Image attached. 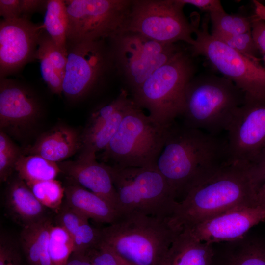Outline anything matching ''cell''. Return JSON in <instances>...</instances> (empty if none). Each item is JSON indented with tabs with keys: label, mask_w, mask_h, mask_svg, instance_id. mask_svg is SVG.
Wrapping results in <instances>:
<instances>
[{
	"label": "cell",
	"mask_w": 265,
	"mask_h": 265,
	"mask_svg": "<svg viewBox=\"0 0 265 265\" xmlns=\"http://www.w3.org/2000/svg\"><path fill=\"white\" fill-rule=\"evenodd\" d=\"M64 187V202L89 219L109 225L119 217L115 208L99 195L73 182Z\"/></svg>",
	"instance_id": "ffe728a7"
},
{
	"label": "cell",
	"mask_w": 265,
	"mask_h": 265,
	"mask_svg": "<svg viewBox=\"0 0 265 265\" xmlns=\"http://www.w3.org/2000/svg\"><path fill=\"white\" fill-rule=\"evenodd\" d=\"M58 164L71 182L102 197L117 210V193L110 172L107 164L97 161L96 154L80 153L77 159Z\"/></svg>",
	"instance_id": "2e32d148"
},
{
	"label": "cell",
	"mask_w": 265,
	"mask_h": 265,
	"mask_svg": "<svg viewBox=\"0 0 265 265\" xmlns=\"http://www.w3.org/2000/svg\"><path fill=\"white\" fill-rule=\"evenodd\" d=\"M226 135H213L176 121L167 128L156 167L177 198L228 164Z\"/></svg>",
	"instance_id": "6da1fadb"
},
{
	"label": "cell",
	"mask_w": 265,
	"mask_h": 265,
	"mask_svg": "<svg viewBox=\"0 0 265 265\" xmlns=\"http://www.w3.org/2000/svg\"><path fill=\"white\" fill-rule=\"evenodd\" d=\"M194 72L191 58L180 50L132 94V100L156 122L167 126L182 115L186 88Z\"/></svg>",
	"instance_id": "8992f818"
},
{
	"label": "cell",
	"mask_w": 265,
	"mask_h": 265,
	"mask_svg": "<svg viewBox=\"0 0 265 265\" xmlns=\"http://www.w3.org/2000/svg\"><path fill=\"white\" fill-rule=\"evenodd\" d=\"M68 43L110 39L122 32L132 0H64Z\"/></svg>",
	"instance_id": "8fae6325"
},
{
	"label": "cell",
	"mask_w": 265,
	"mask_h": 265,
	"mask_svg": "<svg viewBox=\"0 0 265 265\" xmlns=\"http://www.w3.org/2000/svg\"><path fill=\"white\" fill-rule=\"evenodd\" d=\"M226 265H265V245L257 242L245 243L230 256Z\"/></svg>",
	"instance_id": "1f68e13d"
},
{
	"label": "cell",
	"mask_w": 265,
	"mask_h": 265,
	"mask_svg": "<svg viewBox=\"0 0 265 265\" xmlns=\"http://www.w3.org/2000/svg\"><path fill=\"white\" fill-rule=\"evenodd\" d=\"M212 35L238 53L251 58L259 59L257 57L259 50L251 31L234 35Z\"/></svg>",
	"instance_id": "836d02e7"
},
{
	"label": "cell",
	"mask_w": 265,
	"mask_h": 265,
	"mask_svg": "<svg viewBox=\"0 0 265 265\" xmlns=\"http://www.w3.org/2000/svg\"><path fill=\"white\" fill-rule=\"evenodd\" d=\"M35 57L39 61L42 78L52 92L56 94L62 93L63 79L44 48L39 44Z\"/></svg>",
	"instance_id": "d6a6232c"
},
{
	"label": "cell",
	"mask_w": 265,
	"mask_h": 265,
	"mask_svg": "<svg viewBox=\"0 0 265 265\" xmlns=\"http://www.w3.org/2000/svg\"><path fill=\"white\" fill-rule=\"evenodd\" d=\"M37 200L56 213L65 197V187L56 179L26 182Z\"/></svg>",
	"instance_id": "83f0119b"
},
{
	"label": "cell",
	"mask_w": 265,
	"mask_h": 265,
	"mask_svg": "<svg viewBox=\"0 0 265 265\" xmlns=\"http://www.w3.org/2000/svg\"><path fill=\"white\" fill-rule=\"evenodd\" d=\"M39 105L27 89L11 80L0 78V127H22L37 116Z\"/></svg>",
	"instance_id": "e0dca14e"
},
{
	"label": "cell",
	"mask_w": 265,
	"mask_h": 265,
	"mask_svg": "<svg viewBox=\"0 0 265 265\" xmlns=\"http://www.w3.org/2000/svg\"><path fill=\"white\" fill-rule=\"evenodd\" d=\"M89 219L63 202L56 213L55 221L69 234L74 244V253L82 255L101 240V230L93 227Z\"/></svg>",
	"instance_id": "7402d4cb"
},
{
	"label": "cell",
	"mask_w": 265,
	"mask_h": 265,
	"mask_svg": "<svg viewBox=\"0 0 265 265\" xmlns=\"http://www.w3.org/2000/svg\"><path fill=\"white\" fill-rule=\"evenodd\" d=\"M180 0H133L124 31L139 33L167 44L183 41L190 46L196 25L188 21Z\"/></svg>",
	"instance_id": "30bf717a"
},
{
	"label": "cell",
	"mask_w": 265,
	"mask_h": 265,
	"mask_svg": "<svg viewBox=\"0 0 265 265\" xmlns=\"http://www.w3.org/2000/svg\"><path fill=\"white\" fill-rule=\"evenodd\" d=\"M45 1L38 0H20L21 17H26V15L33 13Z\"/></svg>",
	"instance_id": "60d3db41"
},
{
	"label": "cell",
	"mask_w": 265,
	"mask_h": 265,
	"mask_svg": "<svg viewBox=\"0 0 265 265\" xmlns=\"http://www.w3.org/2000/svg\"><path fill=\"white\" fill-rule=\"evenodd\" d=\"M17 244L9 235L0 232V265H22Z\"/></svg>",
	"instance_id": "d590c367"
},
{
	"label": "cell",
	"mask_w": 265,
	"mask_h": 265,
	"mask_svg": "<svg viewBox=\"0 0 265 265\" xmlns=\"http://www.w3.org/2000/svg\"><path fill=\"white\" fill-rule=\"evenodd\" d=\"M196 38L190 46L194 55L205 57L223 77L231 80L245 94L265 98V66L259 59L248 57L213 36L208 30V21L201 28L196 25Z\"/></svg>",
	"instance_id": "ba28073f"
},
{
	"label": "cell",
	"mask_w": 265,
	"mask_h": 265,
	"mask_svg": "<svg viewBox=\"0 0 265 265\" xmlns=\"http://www.w3.org/2000/svg\"><path fill=\"white\" fill-rule=\"evenodd\" d=\"M52 223V220L47 217L22 228L20 241L29 265H51L48 241Z\"/></svg>",
	"instance_id": "603a6c76"
},
{
	"label": "cell",
	"mask_w": 265,
	"mask_h": 265,
	"mask_svg": "<svg viewBox=\"0 0 265 265\" xmlns=\"http://www.w3.org/2000/svg\"><path fill=\"white\" fill-rule=\"evenodd\" d=\"M18 176L25 182L55 179L61 173L58 163L37 155H21L15 164Z\"/></svg>",
	"instance_id": "cb8c5ba5"
},
{
	"label": "cell",
	"mask_w": 265,
	"mask_h": 265,
	"mask_svg": "<svg viewBox=\"0 0 265 265\" xmlns=\"http://www.w3.org/2000/svg\"><path fill=\"white\" fill-rule=\"evenodd\" d=\"M53 222L50 228L48 253L51 265H66L74 252V244L69 234L61 225Z\"/></svg>",
	"instance_id": "4316f807"
},
{
	"label": "cell",
	"mask_w": 265,
	"mask_h": 265,
	"mask_svg": "<svg viewBox=\"0 0 265 265\" xmlns=\"http://www.w3.org/2000/svg\"><path fill=\"white\" fill-rule=\"evenodd\" d=\"M265 220V210L261 206L239 207L184 229L197 240L212 244L242 239L252 227Z\"/></svg>",
	"instance_id": "9a60e30c"
},
{
	"label": "cell",
	"mask_w": 265,
	"mask_h": 265,
	"mask_svg": "<svg viewBox=\"0 0 265 265\" xmlns=\"http://www.w3.org/2000/svg\"><path fill=\"white\" fill-rule=\"evenodd\" d=\"M21 155L18 147L2 130L0 132V181L6 182Z\"/></svg>",
	"instance_id": "4dcf8cb0"
},
{
	"label": "cell",
	"mask_w": 265,
	"mask_h": 265,
	"mask_svg": "<svg viewBox=\"0 0 265 265\" xmlns=\"http://www.w3.org/2000/svg\"><path fill=\"white\" fill-rule=\"evenodd\" d=\"M168 126L158 123L132 99L102 158L120 168L156 166Z\"/></svg>",
	"instance_id": "5b68a950"
},
{
	"label": "cell",
	"mask_w": 265,
	"mask_h": 265,
	"mask_svg": "<svg viewBox=\"0 0 265 265\" xmlns=\"http://www.w3.org/2000/svg\"><path fill=\"white\" fill-rule=\"evenodd\" d=\"M0 14L5 20L21 17L20 0H0Z\"/></svg>",
	"instance_id": "ab89813d"
},
{
	"label": "cell",
	"mask_w": 265,
	"mask_h": 265,
	"mask_svg": "<svg viewBox=\"0 0 265 265\" xmlns=\"http://www.w3.org/2000/svg\"><path fill=\"white\" fill-rule=\"evenodd\" d=\"M211 34L213 35H234L251 31V19L239 14L219 12L209 14Z\"/></svg>",
	"instance_id": "f1b7e54d"
},
{
	"label": "cell",
	"mask_w": 265,
	"mask_h": 265,
	"mask_svg": "<svg viewBox=\"0 0 265 265\" xmlns=\"http://www.w3.org/2000/svg\"><path fill=\"white\" fill-rule=\"evenodd\" d=\"M129 99L127 91L123 90L116 98L96 109L91 114L81 134L82 139L89 137L96 132Z\"/></svg>",
	"instance_id": "f546056e"
},
{
	"label": "cell",
	"mask_w": 265,
	"mask_h": 265,
	"mask_svg": "<svg viewBox=\"0 0 265 265\" xmlns=\"http://www.w3.org/2000/svg\"><path fill=\"white\" fill-rule=\"evenodd\" d=\"M109 40L113 65L132 94L181 50L175 44L159 42L130 31Z\"/></svg>",
	"instance_id": "9c48e42d"
},
{
	"label": "cell",
	"mask_w": 265,
	"mask_h": 265,
	"mask_svg": "<svg viewBox=\"0 0 265 265\" xmlns=\"http://www.w3.org/2000/svg\"><path fill=\"white\" fill-rule=\"evenodd\" d=\"M82 255L92 265H127L101 240Z\"/></svg>",
	"instance_id": "e575fe53"
},
{
	"label": "cell",
	"mask_w": 265,
	"mask_h": 265,
	"mask_svg": "<svg viewBox=\"0 0 265 265\" xmlns=\"http://www.w3.org/2000/svg\"><path fill=\"white\" fill-rule=\"evenodd\" d=\"M129 100L119 107L111 117L96 132L82 139L81 153H96L106 147L116 132L131 101Z\"/></svg>",
	"instance_id": "484cf974"
},
{
	"label": "cell",
	"mask_w": 265,
	"mask_h": 265,
	"mask_svg": "<svg viewBox=\"0 0 265 265\" xmlns=\"http://www.w3.org/2000/svg\"><path fill=\"white\" fill-rule=\"evenodd\" d=\"M185 5L190 4L201 11L209 14L215 12H224L221 3L219 0H180Z\"/></svg>",
	"instance_id": "74e56055"
},
{
	"label": "cell",
	"mask_w": 265,
	"mask_h": 265,
	"mask_svg": "<svg viewBox=\"0 0 265 265\" xmlns=\"http://www.w3.org/2000/svg\"><path fill=\"white\" fill-rule=\"evenodd\" d=\"M107 165L117 193L119 215L136 212L160 218L171 216L177 197L156 166Z\"/></svg>",
	"instance_id": "52a82bcc"
},
{
	"label": "cell",
	"mask_w": 265,
	"mask_h": 265,
	"mask_svg": "<svg viewBox=\"0 0 265 265\" xmlns=\"http://www.w3.org/2000/svg\"><path fill=\"white\" fill-rule=\"evenodd\" d=\"M66 265H92L86 258L80 254L73 253Z\"/></svg>",
	"instance_id": "b9f144b4"
},
{
	"label": "cell",
	"mask_w": 265,
	"mask_h": 265,
	"mask_svg": "<svg viewBox=\"0 0 265 265\" xmlns=\"http://www.w3.org/2000/svg\"><path fill=\"white\" fill-rule=\"evenodd\" d=\"M254 181L259 186L265 181V150L249 164Z\"/></svg>",
	"instance_id": "f35d334b"
},
{
	"label": "cell",
	"mask_w": 265,
	"mask_h": 265,
	"mask_svg": "<svg viewBox=\"0 0 265 265\" xmlns=\"http://www.w3.org/2000/svg\"><path fill=\"white\" fill-rule=\"evenodd\" d=\"M257 202L265 210V181L259 186L257 191Z\"/></svg>",
	"instance_id": "ee69618b"
},
{
	"label": "cell",
	"mask_w": 265,
	"mask_h": 265,
	"mask_svg": "<svg viewBox=\"0 0 265 265\" xmlns=\"http://www.w3.org/2000/svg\"><path fill=\"white\" fill-rule=\"evenodd\" d=\"M100 230L101 240L127 265H162L181 231L171 224L170 217L136 212L120 215Z\"/></svg>",
	"instance_id": "3957f363"
},
{
	"label": "cell",
	"mask_w": 265,
	"mask_h": 265,
	"mask_svg": "<svg viewBox=\"0 0 265 265\" xmlns=\"http://www.w3.org/2000/svg\"><path fill=\"white\" fill-rule=\"evenodd\" d=\"M255 7V17L265 22V6L257 0H253Z\"/></svg>",
	"instance_id": "7bdbcfd3"
},
{
	"label": "cell",
	"mask_w": 265,
	"mask_h": 265,
	"mask_svg": "<svg viewBox=\"0 0 265 265\" xmlns=\"http://www.w3.org/2000/svg\"><path fill=\"white\" fill-rule=\"evenodd\" d=\"M251 33L254 42L265 60V22L254 16L251 18Z\"/></svg>",
	"instance_id": "8d00e7d4"
},
{
	"label": "cell",
	"mask_w": 265,
	"mask_h": 265,
	"mask_svg": "<svg viewBox=\"0 0 265 265\" xmlns=\"http://www.w3.org/2000/svg\"><path fill=\"white\" fill-rule=\"evenodd\" d=\"M81 135L72 128L59 126L40 136L27 153L59 163L81 150Z\"/></svg>",
	"instance_id": "d6986e66"
},
{
	"label": "cell",
	"mask_w": 265,
	"mask_h": 265,
	"mask_svg": "<svg viewBox=\"0 0 265 265\" xmlns=\"http://www.w3.org/2000/svg\"><path fill=\"white\" fill-rule=\"evenodd\" d=\"M5 205L10 215L22 228L47 217L46 208L35 197L26 183L18 176L7 186Z\"/></svg>",
	"instance_id": "ac0fdd59"
},
{
	"label": "cell",
	"mask_w": 265,
	"mask_h": 265,
	"mask_svg": "<svg viewBox=\"0 0 265 265\" xmlns=\"http://www.w3.org/2000/svg\"><path fill=\"white\" fill-rule=\"evenodd\" d=\"M44 29L67 55V17L64 0H49L42 24Z\"/></svg>",
	"instance_id": "d4e9b609"
},
{
	"label": "cell",
	"mask_w": 265,
	"mask_h": 265,
	"mask_svg": "<svg viewBox=\"0 0 265 265\" xmlns=\"http://www.w3.org/2000/svg\"><path fill=\"white\" fill-rule=\"evenodd\" d=\"M44 29L26 17L5 20L0 24V78L17 71L35 57Z\"/></svg>",
	"instance_id": "5bb4252c"
},
{
	"label": "cell",
	"mask_w": 265,
	"mask_h": 265,
	"mask_svg": "<svg viewBox=\"0 0 265 265\" xmlns=\"http://www.w3.org/2000/svg\"><path fill=\"white\" fill-rule=\"evenodd\" d=\"M259 186L252 177L249 165L227 164L177 201L170 222L182 230L236 208L257 206Z\"/></svg>",
	"instance_id": "7a4b0ae2"
},
{
	"label": "cell",
	"mask_w": 265,
	"mask_h": 265,
	"mask_svg": "<svg viewBox=\"0 0 265 265\" xmlns=\"http://www.w3.org/2000/svg\"><path fill=\"white\" fill-rule=\"evenodd\" d=\"M212 244L195 239L183 229L175 237L162 265H212Z\"/></svg>",
	"instance_id": "44dd1931"
},
{
	"label": "cell",
	"mask_w": 265,
	"mask_h": 265,
	"mask_svg": "<svg viewBox=\"0 0 265 265\" xmlns=\"http://www.w3.org/2000/svg\"><path fill=\"white\" fill-rule=\"evenodd\" d=\"M245 93L224 77H193L185 93L182 123L213 135L226 132Z\"/></svg>",
	"instance_id": "277c9868"
},
{
	"label": "cell",
	"mask_w": 265,
	"mask_h": 265,
	"mask_svg": "<svg viewBox=\"0 0 265 265\" xmlns=\"http://www.w3.org/2000/svg\"><path fill=\"white\" fill-rule=\"evenodd\" d=\"M105 40L67 43V62L62 92L72 100L89 93L114 65Z\"/></svg>",
	"instance_id": "7c38bea8"
},
{
	"label": "cell",
	"mask_w": 265,
	"mask_h": 265,
	"mask_svg": "<svg viewBox=\"0 0 265 265\" xmlns=\"http://www.w3.org/2000/svg\"><path fill=\"white\" fill-rule=\"evenodd\" d=\"M226 132L228 164L249 165L265 150V98L245 96Z\"/></svg>",
	"instance_id": "4fadbf2b"
}]
</instances>
